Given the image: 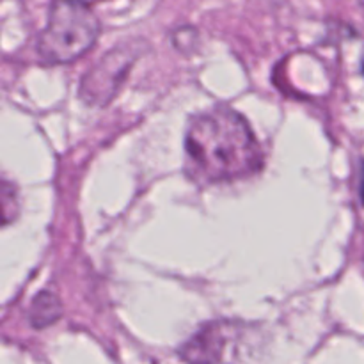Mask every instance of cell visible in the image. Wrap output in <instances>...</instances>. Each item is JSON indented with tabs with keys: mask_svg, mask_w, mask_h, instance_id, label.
<instances>
[{
	"mask_svg": "<svg viewBox=\"0 0 364 364\" xmlns=\"http://www.w3.org/2000/svg\"><path fill=\"white\" fill-rule=\"evenodd\" d=\"M187 174L199 183L235 180L256 173L262 149L244 116L230 107L198 114L185 135Z\"/></svg>",
	"mask_w": 364,
	"mask_h": 364,
	"instance_id": "obj_1",
	"label": "cell"
},
{
	"mask_svg": "<svg viewBox=\"0 0 364 364\" xmlns=\"http://www.w3.org/2000/svg\"><path fill=\"white\" fill-rule=\"evenodd\" d=\"M100 21L91 6L82 2H53L46 25L38 38V55L46 64L75 60L95 45Z\"/></svg>",
	"mask_w": 364,
	"mask_h": 364,
	"instance_id": "obj_2",
	"label": "cell"
},
{
	"mask_svg": "<svg viewBox=\"0 0 364 364\" xmlns=\"http://www.w3.org/2000/svg\"><path fill=\"white\" fill-rule=\"evenodd\" d=\"M139 45L121 43L116 48H110L87 73L82 77L80 96L91 105H105L110 102L121 82L127 77L128 70L139 55Z\"/></svg>",
	"mask_w": 364,
	"mask_h": 364,
	"instance_id": "obj_3",
	"label": "cell"
},
{
	"mask_svg": "<svg viewBox=\"0 0 364 364\" xmlns=\"http://www.w3.org/2000/svg\"><path fill=\"white\" fill-rule=\"evenodd\" d=\"M228 323H208L201 327L181 350V358L191 364H215L223 358V350L226 347Z\"/></svg>",
	"mask_w": 364,
	"mask_h": 364,
	"instance_id": "obj_4",
	"label": "cell"
},
{
	"mask_svg": "<svg viewBox=\"0 0 364 364\" xmlns=\"http://www.w3.org/2000/svg\"><path fill=\"white\" fill-rule=\"evenodd\" d=\"M60 313H63V306H60L57 295H53L48 290H43L32 299L31 308H28V320H31V326L34 329H41V327L55 322Z\"/></svg>",
	"mask_w": 364,
	"mask_h": 364,
	"instance_id": "obj_5",
	"label": "cell"
},
{
	"mask_svg": "<svg viewBox=\"0 0 364 364\" xmlns=\"http://www.w3.org/2000/svg\"><path fill=\"white\" fill-rule=\"evenodd\" d=\"M359 194H361V201L364 205V160L361 164V187H359Z\"/></svg>",
	"mask_w": 364,
	"mask_h": 364,
	"instance_id": "obj_6",
	"label": "cell"
}]
</instances>
